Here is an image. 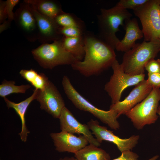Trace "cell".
Returning <instances> with one entry per match:
<instances>
[{"label":"cell","instance_id":"obj_27","mask_svg":"<svg viewBox=\"0 0 160 160\" xmlns=\"http://www.w3.org/2000/svg\"><path fill=\"white\" fill-rule=\"evenodd\" d=\"M19 0H7L6 1L5 9L8 20L11 21L14 20L15 14L13 12L14 7L20 2Z\"/></svg>","mask_w":160,"mask_h":160},{"label":"cell","instance_id":"obj_3","mask_svg":"<svg viewBox=\"0 0 160 160\" xmlns=\"http://www.w3.org/2000/svg\"><path fill=\"white\" fill-rule=\"evenodd\" d=\"M132 14L127 9L116 5L109 9L102 8L98 15L100 39L113 49L120 40L116 35L120 26H124L125 21L131 18Z\"/></svg>","mask_w":160,"mask_h":160},{"label":"cell","instance_id":"obj_22","mask_svg":"<svg viewBox=\"0 0 160 160\" xmlns=\"http://www.w3.org/2000/svg\"><path fill=\"white\" fill-rule=\"evenodd\" d=\"M54 19L60 27H77L81 28L77 20L69 14L64 12L57 15Z\"/></svg>","mask_w":160,"mask_h":160},{"label":"cell","instance_id":"obj_20","mask_svg":"<svg viewBox=\"0 0 160 160\" xmlns=\"http://www.w3.org/2000/svg\"><path fill=\"white\" fill-rule=\"evenodd\" d=\"M63 43L65 49L78 61H82L85 52L84 36L68 37L63 36Z\"/></svg>","mask_w":160,"mask_h":160},{"label":"cell","instance_id":"obj_9","mask_svg":"<svg viewBox=\"0 0 160 160\" xmlns=\"http://www.w3.org/2000/svg\"><path fill=\"white\" fill-rule=\"evenodd\" d=\"M36 99L39 103L41 109L55 118H59L65 107L61 94L49 80L43 89L38 90Z\"/></svg>","mask_w":160,"mask_h":160},{"label":"cell","instance_id":"obj_10","mask_svg":"<svg viewBox=\"0 0 160 160\" xmlns=\"http://www.w3.org/2000/svg\"><path fill=\"white\" fill-rule=\"evenodd\" d=\"M87 125L99 143L103 140L112 143L121 152L132 150L137 144L140 138L139 135H133L128 138L121 139L106 127L100 126L97 120L92 119L88 122Z\"/></svg>","mask_w":160,"mask_h":160},{"label":"cell","instance_id":"obj_26","mask_svg":"<svg viewBox=\"0 0 160 160\" xmlns=\"http://www.w3.org/2000/svg\"><path fill=\"white\" fill-rule=\"evenodd\" d=\"M145 68L148 73H160V59H151L146 63Z\"/></svg>","mask_w":160,"mask_h":160},{"label":"cell","instance_id":"obj_2","mask_svg":"<svg viewBox=\"0 0 160 160\" xmlns=\"http://www.w3.org/2000/svg\"><path fill=\"white\" fill-rule=\"evenodd\" d=\"M160 51V40L144 41L136 43L130 49L125 52L121 64L125 72L135 76L144 73L145 65L154 59Z\"/></svg>","mask_w":160,"mask_h":160},{"label":"cell","instance_id":"obj_5","mask_svg":"<svg viewBox=\"0 0 160 160\" xmlns=\"http://www.w3.org/2000/svg\"><path fill=\"white\" fill-rule=\"evenodd\" d=\"M62 85L67 97L76 108L90 113L112 129L116 130L119 128L117 115L111 110H102L90 103L75 89L67 76H64L63 77Z\"/></svg>","mask_w":160,"mask_h":160},{"label":"cell","instance_id":"obj_32","mask_svg":"<svg viewBox=\"0 0 160 160\" xmlns=\"http://www.w3.org/2000/svg\"><path fill=\"white\" fill-rule=\"evenodd\" d=\"M11 21L9 20H5L0 25V33L7 30L9 27Z\"/></svg>","mask_w":160,"mask_h":160},{"label":"cell","instance_id":"obj_25","mask_svg":"<svg viewBox=\"0 0 160 160\" xmlns=\"http://www.w3.org/2000/svg\"><path fill=\"white\" fill-rule=\"evenodd\" d=\"M49 81L48 78L44 73H39L31 84L35 89L41 90L45 87Z\"/></svg>","mask_w":160,"mask_h":160},{"label":"cell","instance_id":"obj_30","mask_svg":"<svg viewBox=\"0 0 160 160\" xmlns=\"http://www.w3.org/2000/svg\"><path fill=\"white\" fill-rule=\"evenodd\" d=\"M121 153V155L119 157L111 160H137L139 157L137 154L131 150L125 151Z\"/></svg>","mask_w":160,"mask_h":160},{"label":"cell","instance_id":"obj_12","mask_svg":"<svg viewBox=\"0 0 160 160\" xmlns=\"http://www.w3.org/2000/svg\"><path fill=\"white\" fill-rule=\"evenodd\" d=\"M152 88L146 80H144L136 85L129 95L122 101H119L110 106V109L116 115L118 118L125 114L138 103L143 101L149 94Z\"/></svg>","mask_w":160,"mask_h":160},{"label":"cell","instance_id":"obj_11","mask_svg":"<svg viewBox=\"0 0 160 160\" xmlns=\"http://www.w3.org/2000/svg\"><path fill=\"white\" fill-rule=\"evenodd\" d=\"M14 14V20L17 25L27 39L31 42L38 40L37 25L29 4L23 1Z\"/></svg>","mask_w":160,"mask_h":160},{"label":"cell","instance_id":"obj_13","mask_svg":"<svg viewBox=\"0 0 160 160\" xmlns=\"http://www.w3.org/2000/svg\"><path fill=\"white\" fill-rule=\"evenodd\" d=\"M29 4L36 21L39 31V41L43 44L61 39L63 36L60 32L61 27L57 24L55 19L41 14L31 4Z\"/></svg>","mask_w":160,"mask_h":160},{"label":"cell","instance_id":"obj_28","mask_svg":"<svg viewBox=\"0 0 160 160\" xmlns=\"http://www.w3.org/2000/svg\"><path fill=\"white\" fill-rule=\"evenodd\" d=\"M147 81L152 89L160 88V73H148Z\"/></svg>","mask_w":160,"mask_h":160},{"label":"cell","instance_id":"obj_8","mask_svg":"<svg viewBox=\"0 0 160 160\" xmlns=\"http://www.w3.org/2000/svg\"><path fill=\"white\" fill-rule=\"evenodd\" d=\"M111 67L113 74L105 85L104 90L111 99V104L120 101L122 92L127 88L136 85L145 80L144 73L132 76L125 73L116 59Z\"/></svg>","mask_w":160,"mask_h":160},{"label":"cell","instance_id":"obj_29","mask_svg":"<svg viewBox=\"0 0 160 160\" xmlns=\"http://www.w3.org/2000/svg\"><path fill=\"white\" fill-rule=\"evenodd\" d=\"M19 73L21 76L31 84L34 81L38 73L32 69L30 70L22 69Z\"/></svg>","mask_w":160,"mask_h":160},{"label":"cell","instance_id":"obj_21","mask_svg":"<svg viewBox=\"0 0 160 160\" xmlns=\"http://www.w3.org/2000/svg\"><path fill=\"white\" fill-rule=\"evenodd\" d=\"M15 82L13 81L4 80L0 85V96L3 98L13 93H25L31 86L29 84L15 85Z\"/></svg>","mask_w":160,"mask_h":160},{"label":"cell","instance_id":"obj_31","mask_svg":"<svg viewBox=\"0 0 160 160\" xmlns=\"http://www.w3.org/2000/svg\"><path fill=\"white\" fill-rule=\"evenodd\" d=\"M5 1H0V23L1 24L6 20L8 18L5 9Z\"/></svg>","mask_w":160,"mask_h":160},{"label":"cell","instance_id":"obj_33","mask_svg":"<svg viewBox=\"0 0 160 160\" xmlns=\"http://www.w3.org/2000/svg\"><path fill=\"white\" fill-rule=\"evenodd\" d=\"M59 160H78L76 158L73 157H65L63 158H61Z\"/></svg>","mask_w":160,"mask_h":160},{"label":"cell","instance_id":"obj_4","mask_svg":"<svg viewBox=\"0 0 160 160\" xmlns=\"http://www.w3.org/2000/svg\"><path fill=\"white\" fill-rule=\"evenodd\" d=\"M31 52L39 64L45 69H52L59 65H71L78 61L64 48L62 38L51 44H42Z\"/></svg>","mask_w":160,"mask_h":160},{"label":"cell","instance_id":"obj_1","mask_svg":"<svg viewBox=\"0 0 160 160\" xmlns=\"http://www.w3.org/2000/svg\"><path fill=\"white\" fill-rule=\"evenodd\" d=\"M83 36L84 59L75 62L71 65L72 68L89 77L99 74L111 67L116 60L114 49L100 38L89 34Z\"/></svg>","mask_w":160,"mask_h":160},{"label":"cell","instance_id":"obj_7","mask_svg":"<svg viewBox=\"0 0 160 160\" xmlns=\"http://www.w3.org/2000/svg\"><path fill=\"white\" fill-rule=\"evenodd\" d=\"M133 12L140 21L144 41L160 40V0H148Z\"/></svg>","mask_w":160,"mask_h":160},{"label":"cell","instance_id":"obj_24","mask_svg":"<svg viewBox=\"0 0 160 160\" xmlns=\"http://www.w3.org/2000/svg\"><path fill=\"white\" fill-rule=\"evenodd\" d=\"M60 32L63 36L68 37H76L83 36L81 28L77 27H61Z\"/></svg>","mask_w":160,"mask_h":160},{"label":"cell","instance_id":"obj_6","mask_svg":"<svg viewBox=\"0 0 160 160\" xmlns=\"http://www.w3.org/2000/svg\"><path fill=\"white\" fill-rule=\"evenodd\" d=\"M160 101V88L152 89L149 94L125 114L137 129L155 123L158 118L157 111Z\"/></svg>","mask_w":160,"mask_h":160},{"label":"cell","instance_id":"obj_17","mask_svg":"<svg viewBox=\"0 0 160 160\" xmlns=\"http://www.w3.org/2000/svg\"><path fill=\"white\" fill-rule=\"evenodd\" d=\"M38 91V89H35L33 90V93L31 96L18 103L12 102L6 97L4 98L8 108H13L20 118L22 124V128L19 135L22 141L24 142L26 141L28 135L30 133V131L26 125L25 117V113L31 103L36 99Z\"/></svg>","mask_w":160,"mask_h":160},{"label":"cell","instance_id":"obj_23","mask_svg":"<svg viewBox=\"0 0 160 160\" xmlns=\"http://www.w3.org/2000/svg\"><path fill=\"white\" fill-rule=\"evenodd\" d=\"M148 0H121L116 4L118 6L124 9L136 10L146 4Z\"/></svg>","mask_w":160,"mask_h":160},{"label":"cell","instance_id":"obj_19","mask_svg":"<svg viewBox=\"0 0 160 160\" xmlns=\"http://www.w3.org/2000/svg\"><path fill=\"white\" fill-rule=\"evenodd\" d=\"M93 145L89 144L74 154L78 160H109L110 156L105 151Z\"/></svg>","mask_w":160,"mask_h":160},{"label":"cell","instance_id":"obj_16","mask_svg":"<svg viewBox=\"0 0 160 160\" xmlns=\"http://www.w3.org/2000/svg\"><path fill=\"white\" fill-rule=\"evenodd\" d=\"M124 23L123 27L125 31V36L117 44L115 49L125 52L132 49L136 44V41L143 38L144 35L136 18L127 19Z\"/></svg>","mask_w":160,"mask_h":160},{"label":"cell","instance_id":"obj_15","mask_svg":"<svg viewBox=\"0 0 160 160\" xmlns=\"http://www.w3.org/2000/svg\"><path fill=\"white\" fill-rule=\"evenodd\" d=\"M56 150L59 152H68L74 153L84 147L89 142L83 135L78 137L73 134L61 131L50 134Z\"/></svg>","mask_w":160,"mask_h":160},{"label":"cell","instance_id":"obj_14","mask_svg":"<svg viewBox=\"0 0 160 160\" xmlns=\"http://www.w3.org/2000/svg\"><path fill=\"white\" fill-rule=\"evenodd\" d=\"M61 131L82 135L87 138L89 144L99 147L100 143L94 137L88 125L79 122L65 106L59 118Z\"/></svg>","mask_w":160,"mask_h":160},{"label":"cell","instance_id":"obj_35","mask_svg":"<svg viewBox=\"0 0 160 160\" xmlns=\"http://www.w3.org/2000/svg\"><path fill=\"white\" fill-rule=\"evenodd\" d=\"M157 114H158L160 117V105H159L157 111Z\"/></svg>","mask_w":160,"mask_h":160},{"label":"cell","instance_id":"obj_34","mask_svg":"<svg viewBox=\"0 0 160 160\" xmlns=\"http://www.w3.org/2000/svg\"><path fill=\"white\" fill-rule=\"evenodd\" d=\"M159 156L158 155H155L153 156L152 158L151 159H148L147 160H156L159 157ZM160 160V159L159 160Z\"/></svg>","mask_w":160,"mask_h":160},{"label":"cell","instance_id":"obj_18","mask_svg":"<svg viewBox=\"0 0 160 160\" xmlns=\"http://www.w3.org/2000/svg\"><path fill=\"white\" fill-rule=\"evenodd\" d=\"M31 4L39 13L49 17L55 18L64 12L61 6L56 1L49 0H25Z\"/></svg>","mask_w":160,"mask_h":160}]
</instances>
